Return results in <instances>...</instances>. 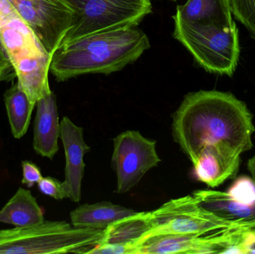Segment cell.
I'll return each instance as SVG.
<instances>
[{
    "label": "cell",
    "mask_w": 255,
    "mask_h": 254,
    "mask_svg": "<svg viewBox=\"0 0 255 254\" xmlns=\"http://www.w3.org/2000/svg\"><path fill=\"white\" fill-rule=\"evenodd\" d=\"M38 189L43 195L55 200H63L67 198V192L63 182L52 177H43L37 183Z\"/></svg>",
    "instance_id": "7402d4cb"
},
{
    "label": "cell",
    "mask_w": 255,
    "mask_h": 254,
    "mask_svg": "<svg viewBox=\"0 0 255 254\" xmlns=\"http://www.w3.org/2000/svg\"><path fill=\"white\" fill-rule=\"evenodd\" d=\"M22 183L28 188H31L34 184H37L43 177L40 169L31 161H22Z\"/></svg>",
    "instance_id": "cb8c5ba5"
},
{
    "label": "cell",
    "mask_w": 255,
    "mask_h": 254,
    "mask_svg": "<svg viewBox=\"0 0 255 254\" xmlns=\"http://www.w3.org/2000/svg\"><path fill=\"white\" fill-rule=\"evenodd\" d=\"M232 14L255 40V0H229Z\"/></svg>",
    "instance_id": "ffe728a7"
},
{
    "label": "cell",
    "mask_w": 255,
    "mask_h": 254,
    "mask_svg": "<svg viewBox=\"0 0 255 254\" xmlns=\"http://www.w3.org/2000/svg\"><path fill=\"white\" fill-rule=\"evenodd\" d=\"M228 193L241 204H252L255 201V183L250 177H240L232 185Z\"/></svg>",
    "instance_id": "44dd1931"
},
{
    "label": "cell",
    "mask_w": 255,
    "mask_h": 254,
    "mask_svg": "<svg viewBox=\"0 0 255 254\" xmlns=\"http://www.w3.org/2000/svg\"><path fill=\"white\" fill-rule=\"evenodd\" d=\"M229 0H187L178 5L173 17L189 23L235 22Z\"/></svg>",
    "instance_id": "e0dca14e"
},
{
    "label": "cell",
    "mask_w": 255,
    "mask_h": 254,
    "mask_svg": "<svg viewBox=\"0 0 255 254\" xmlns=\"http://www.w3.org/2000/svg\"><path fill=\"white\" fill-rule=\"evenodd\" d=\"M65 1L73 10V25L58 47L97 33L136 27L152 12L150 0Z\"/></svg>",
    "instance_id": "8992f818"
},
{
    "label": "cell",
    "mask_w": 255,
    "mask_h": 254,
    "mask_svg": "<svg viewBox=\"0 0 255 254\" xmlns=\"http://www.w3.org/2000/svg\"><path fill=\"white\" fill-rule=\"evenodd\" d=\"M171 1H177V0H171Z\"/></svg>",
    "instance_id": "f1b7e54d"
},
{
    "label": "cell",
    "mask_w": 255,
    "mask_h": 254,
    "mask_svg": "<svg viewBox=\"0 0 255 254\" xmlns=\"http://www.w3.org/2000/svg\"><path fill=\"white\" fill-rule=\"evenodd\" d=\"M193 196L201 206L233 226L255 234V201L241 204L228 192L207 189L195 191Z\"/></svg>",
    "instance_id": "4fadbf2b"
},
{
    "label": "cell",
    "mask_w": 255,
    "mask_h": 254,
    "mask_svg": "<svg viewBox=\"0 0 255 254\" xmlns=\"http://www.w3.org/2000/svg\"><path fill=\"white\" fill-rule=\"evenodd\" d=\"M105 230L76 228L64 221L0 231V254L89 253L104 240Z\"/></svg>",
    "instance_id": "277c9868"
},
{
    "label": "cell",
    "mask_w": 255,
    "mask_h": 254,
    "mask_svg": "<svg viewBox=\"0 0 255 254\" xmlns=\"http://www.w3.org/2000/svg\"><path fill=\"white\" fill-rule=\"evenodd\" d=\"M13 10L15 8L8 0H0V15L7 14Z\"/></svg>",
    "instance_id": "4316f807"
},
{
    "label": "cell",
    "mask_w": 255,
    "mask_h": 254,
    "mask_svg": "<svg viewBox=\"0 0 255 254\" xmlns=\"http://www.w3.org/2000/svg\"><path fill=\"white\" fill-rule=\"evenodd\" d=\"M238 228H240L224 222L204 209L193 195H187L169 200L157 210L151 211V229L142 243L156 236L210 235Z\"/></svg>",
    "instance_id": "52a82bcc"
},
{
    "label": "cell",
    "mask_w": 255,
    "mask_h": 254,
    "mask_svg": "<svg viewBox=\"0 0 255 254\" xmlns=\"http://www.w3.org/2000/svg\"><path fill=\"white\" fill-rule=\"evenodd\" d=\"M33 148L37 155L53 159L58 153V139L61 135L58 106L55 94L40 98L36 103Z\"/></svg>",
    "instance_id": "5bb4252c"
},
{
    "label": "cell",
    "mask_w": 255,
    "mask_h": 254,
    "mask_svg": "<svg viewBox=\"0 0 255 254\" xmlns=\"http://www.w3.org/2000/svg\"><path fill=\"white\" fill-rule=\"evenodd\" d=\"M151 47L145 32L136 27L97 33L60 46L50 70L58 82L85 74H111L134 63Z\"/></svg>",
    "instance_id": "7a4b0ae2"
},
{
    "label": "cell",
    "mask_w": 255,
    "mask_h": 254,
    "mask_svg": "<svg viewBox=\"0 0 255 254\" xmlns=\"http://www.w3.org/2000/svg\"><path fill=\"white\" fill-rule=\"evenodd\" d=\"M173 37L205 71L232 77L239 62V32L235 22L189 23L173 17Z\"/></svg>",
    "instance_id": "5b68a950"
},
{
    "label": "cell",
    "mask_w": 255,
    "mask_h": 254,
    "mask_svg": "<svg viewBox=\"0 0 255 254\" xmlns=\"http://www.w3.org/2000/svg\"><path fill=\"white\" fill-rule=\"evenodd\" d=\"M247 231L238 228L210 235H161L150 237L139 246L140 254H241Z\"/></svg>",
    "instance_id": "30bf717a"
},
{
    "label": "cell",
    "mask_w": 255,
    "mask_h": 254,
    "mask_svg": "<svg viewBox=\"0 0 255 254\" xmlns=\"http://www.w3.org/2000/svg\"><path fill=\"white\" fill-rule=\"evenodd\" d=\"M84 130L64 116L61 122V135L65 152V180L63 182L67 198L74 202L82 198V182L86 165L84 157L91 150L85 143Z\"/></svg>",
    "instance_id": "8fae6325"
},
{
    "label": "cell",
    "mask_w": 255,
    "mask_h": 254,
    "mask_svg": "<svg viewBox=\"0 0 255 254\" xmlns=\"http://www.w3.org/2000/svg\"><path fill=\"white\" fill-rule=\"evenodd\" d=\"M14 76V70L0 44V82L11 80Z\"/></svg>",
    "instance_id": "d4e9b609"
},
{
    "label": "cell",
    "mask_w": 255,
    "mask_h": 254,
    "mask_svg": "<svg viewBox=\"0 0 255 254\" xmlns=\"http://www.w3.org/2000/svg\"><path fill=\"white\" fill-rule=\"evenodd\" d=\"M43 210L31 191L19 188L0 210V223L23 228L44 222Z\"/></svg>",
    "instance_id": "2e32d148"
},
{
    "label": "cell",
    "mask_w": 255,
    "mask_h": 254,
    "mask_svg": "<svg viewBox=\"0 0 255 254\" xmlns=\"http://www.w3.org/2000/svg\"><path fill=\"white\" fill-rule=\"evenodd\" d=\"M0 44L8 58L18 85L36 105L52 92L49 73L52 55L16 10L0 15Z\"/></svg>",
    "instance_id": "3957f363"
},
{
    "label": "cell",
    "mask_w": 255,
    "mask_h": 254,
    "mask_svg": "<svg viewBox=\"0 0 255 254\" xmlns=\"http://www.w3.org/2000/svg\"><path fill=\"white\" fill-rule=\"evenodd\" d=\"M53 55L73 25V13L65 0H8Z\"/></svg>",
    "instance_id": "9c48e42d"
},
{
    "label": "cell",
    "mask_w": 255,
    "mask_h": 254,
    "mask_svg": "<svg viewBox=\"0 0 255 254\" xmlns=\"http://www.w3.org/2000/svg\"><path fill=\"white\" fill-rule=\"evenodd\" d=\"M150 229L151 212H137L118 220L105 230L104 240L102 243L132 245L139 248Z\"/></svg>",
    "instance_id": "ac0fdd59"
},
{
    "label": "cell",
    "mask_w": 255,
    "mask_h": 254,
    "mask_svg": "<svg viewBox=\"0 0 255 254\" xmlns=\"http://www.w3.org/2000/svg\"><path fill=\"white\" fill-rule=\"evenodd\" d=\"M92 254H140L138 246L132 245L111 244L102 243L90 251Z\"/></svg>",
    "instance_id": "603a6c76"
},
{
    "label": "cell",
    "mask_w": 255,
    "mask_h": 254,
    "mask_svg": "<svg viewBox=\"0 0 255 254\" xmlns=\"http://www.w3.org/2000/svg\"><path fill=\"white\" fill-rule=\"evenodd\" d=\"M136 213L135 210L110 201H102L79 206L70 213V219L72 225L76 228L106 230L118 220Z\"/></svg>",
    "instance_id": "9a60e30c"
},
{
    "label": "cell",
    "mask_w": 255,
    "mask_h": 254,
    "mask_svg": "<svg viewBox=\"0 0 255 254\" xmlns=\"http://www.w3.org/2000/svg\"><path fill=\"white\" fill-rule=\"evenodd\" d=\"M160 162L156 141L139 131H124L114 139L112 168L117 175V192L127 193L144 175Z\"/></svg>",
    "instance_id": "ba28073f"
},
{
    "label": "cell",
    "mask_w": 255,
    "mask_h": 254,
    "mask_svg": "<svg viewBox=\"0 0 255 254\" xmlns=\"http://www.w3.org/2000/svg\"><path fill=\"white\" fill-rule=\"evenodd\" d=\"M241 155L219 146L204 148L193 164L196 179L215 188L226 180L235 178L239 171Z\"/></svg>",
    "instance_id": "7c38bea8"
},
{
    "label": "cell",
    "mask_w": 255,
    "mask_h": 254,
    "mask_svg": "<svg viewBox=\"0 0 255 254\" xmlns=\"http://www.w3.org/2000/svg\"><path fill=\"white\" fill-rule=\"evenodd\" d=\"M247 168L251 174L252 179L255 183V155L249 160L247 163Z\"/></svg>",
    "instance_id": "83f0119b"
},
{
    "label": "cell",
    "mask_w": 255,
    "mask_h": 254,
    "mask_svg": "<svg viewBox=\"0 0 255 254\" xmlns=\"http://www.w3.org/2000/svg\"><path fill=\"white\" fill-rule=\"evenodd\" d=\"M255 254V234L248 232L242 244V254Z\"/></svg>",
    "instance_id": "484cf974"
},
{
    "label": "cell",
    "mask_w": 255,
    "mask_h": 254,
    "mask_svg": "<svg viewBox=\"0 0 255 254\" xmlns=\"http://www.w3.org/2000/svg\"><path fill=\"white\" fill-rule=\"evenodd\" d=\"M253 117L246 103L231 92H190L172 116V136L193 165L208 146L242 155L253 147Z\"/></svg>",
    "instance_id": "6da1fadb"
},
{
    "label": "cell",
    "mask_w": 255,
    "mask_h": 254,
    "mask_svg": "<svg viewBox=\"0 0 255 254\" xmlns=\"http://www.w3.org/2000/svg\"><path fill=\"white\" fill-rule=\"evenodd\" d=\"M4 101L12 135L14 138L20 139L28 131L36 105L30 101L17 82L4 92Z\"/></svg>",
    "instance_id": "d6986e66"
}]
</instances>
